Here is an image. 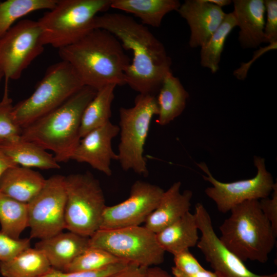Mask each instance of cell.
Here are the masks:
<instances>
[{
    "label": "cell",
    "instance_id": "1",
    "mask_svg": "<svg viewBox=\"0 0 277 277\" xmlns=\"http://www.w3.org/2000/svg\"><path fill=\"white\" fill-rule=\"evenodd\" d=\"M111 33L124 50L133 53L125 72L126 84L139 94L154 95L171 71V60L163 44L149 29L132 17L118 13L97 15L94 29Z\"/></svg>",
    "mask_w": 277,
    "mask_h": 277
},
{
    "label": "cell",
    "instance_id": "2",
    "mask_svg": "<svg viewBox=\"0 0 277 277\" xmlns=\"http://www.w3.org/2000/svg\"><path fill=\"white\" fill-rule=\"evenodd\" d=\"M62 61L73 68L84 86L98 90L109 84H126L131 61L111 33L94 29L75 43L58 49Z\"/></svg>",
    "mask_w": 277,
    "mask_h": 277
},
{
    "label": "cell",
    "instance_id": "3",
    "mask_svg": "<svg viewBox=\"0 0 277 277\" xmlns=\"http://www.w3.org/2000/svg\"><path fill=\"white\" fill-rule=\"evenodd\" d=\"M96 91L83 86L58 107L22 128V138L53 151L58 163L67 162L81 139L83 112Z\"/></svg>",
    "mask_w": 277,
    "mask_h": 277
},
{
    "label": "cell",
    "instance_id": "4",
    "mask_svg": "<svg viewBox=\"0 0 277 277\" xmlns=\"http://www.w3.org/2000/svg\"><path fill=\"white\" fill-rule=\"evenodd\" d=\"M220 226L222 243L243 262H267L277 234L262 212L259 200L245 201L230 211Z\"/></svg>",
    "mask_w": 277,
    "mask_h": 277
},
{
    "label": "cell",
    "instance_id": "5",
    "mask_svg": "<svg viewBox=\"0 0 277 277\" xmlns=\"http://www.w3.org/2000/svg\"><path fill=\"white\" fill-rule=\"evenodd\" d=\"M112 0H57L37 22L44 45L58 49L70 45L94 29L95 17Z\"/></svg>",
    "mask_w": 277,
    "mask_h": 277
},
{
    "label": "cell",
    "instance_id": "6",
    "mask_svg": "<svg viewBox=\"0 0 277 277\" xmlns=\"http://www.w3.org/2000/svg\"><path fill=\"white\" fill-rule=\"evenodd\" d=\"M83 86L68 62L53 64L47 69L32 94L13 105V119L20 127L25 128L58 107Z\"/></svg>",
    "mask_w": 277,
    "mask_h": 277
},
{
    "label": "cell",
    "instance_id": "7",
    "mask_svg": "<svg viewBox=\"0 0 277 277\" xmlns=\"http://www.w3.org/2000/svg\"><path fill=\"white\" fill-rule=\"evenodd\" d=\"M157 114L156 97L152 94H138L133 107L120 109V141L117 154L124 171L148 175L144 146L152 119Z\"/></svg>",
    "mask_w": 277,
    "mask_h": 277
},
{
    "label": "cell",
    "instance_id": "8",
    "mask_svg": "<svg viewBox=\"0 0 277 277\" xmlns=\"http://www.w3.org/2000/svg\"><path fill=\"white\" fill-rule=\"evenodd\" d=\"M65 185L66 229L90 238L100 229L106 206L100 183L86 172L65 176Z\"/></svg>",
    "mask_w": 277,
    "mask_h": 277
},
{
    "label": "cell",
    "instance_id": "9",
    "mask_svg": "<svg viewBox=\"0 0 277 277\" xmlns=\"http://www.w3.org/2000/svg\"><path fill=\"white\" fill-rule=\"evenodd\" d=\"M90 247L104 249L116 258L140 266H157L164 261L165 252L156 233L145 226L99 229L90 237Z\"/></svg>",
    "mask_w": 277,
    "mask_h": 277
},
{
    "label": "cell",
    "instance_id": "10",
    "mask_svg": "<svg viewBox=\"0 0 277 277\" xmlns=\"http://www.w3.org/2000/svg\"><path fill=\"white\" fill-rule=\"evenodd\" d=\"M37 21L21 20L0 37V69L5 78L17 80L44 50Z\"/></svg>",
    "mask_w": 277,
    "mask_h": 277
},
{
    "label": "cell",
    "instance_id": "11",
    "mask_svg": "<svg viewBox=\"0 0 277 277\" xmlns=\"http://www.w3.org/2000/svg\"><path fill=\"white\" fill-rule=\"evenodd\" d=\"M253 162L257 170L254 177L230 183L215 179L205 163L196 164L206 174L202 175L204 180L212 185L205 189V193L214 202L220 212L226 213L245 201L259 200L268 197L272 192L275 183L272 175L266 168L265 159L254 156Z\"/></svg>",
    "mask_w": 277,
    "mask_h": 277
},
{
    "label": "cell",
    "instance_id": "12",
    "mask_svg": "<svg viewBox=\"0 0 277 277\" xmlns=\"http://www.w3.org/2000/svg\"><path fill=\"white\" fill-rule=\"evenodd\" d=\"M65 176L46 179L40 192L27 204L30 239H47L66 229Z\"/></svg>",
    "mask_w": 277,
    "mask_h": 277
},
{
    "label": "cell",
    "instance_id": "13",
    "mask_svg": "<svg viewBox=\"0 0 277 277\" xmlns=\"http://www.w3.org/2000/svg\"><path fill=\"white\" fill-rule=\"evenodd\" d=\"M164 192L157 185L143 181H135L126 200L105 207L100 229L140 226L155 210Z\"/></svg>",
    "mask_w": 277,
    "mask_h": 277
},
{
    "label": "cell",
    "instance_id": "14",
    "mask_svg": "<svg viewBox=\"0 0 277 277\" xmlns=\"http://www.w3.org/2000/svg\"><path fill=\"white\" fill-rule=\"evenodd\" d=\"M194 214L201 232L196 246L220 277H277L276 272L270 274L253 273L226 247L216 235L210 215L202 204H196Z\"/></svg>",
    "mask_w": 277,
    "mask_h": 277
},
{
    "label": "cell",
    "instance_id": "15",
    "mask_svg": "<svg viewBox=\"0 0 277 277\" xmlns=\"http://www.w3.org/2000/svg\"><path fill=\"white\" fill-rule=\"evenodd\" d=\"M118 126L109 122L81 138L71 160L89 164L107 176L112 175L111 163L117 161L112 148V140L119 134Z\"/></svg>",
    "mask_w": 277,
    "mask_h": 277
},
{
    "label": "cell",
    "instance_id": "16",
    "mask_svg": "<svg viewBox=\"0 0 277 277\" xmlns=\"http://www.w3.org/2000/svg\"><path fill=\"white\" fill-rule=\"evenodd\" d=\"M176 11L190 28L189 45L192 48L201 47L207 42L226 14L206 0H186Z\"/></svg>",
    "mask_w": 277,
    "mask_h": 277
},
{
    "label": "cell",
    "instance_id": "17",
    "mask_svg": "<svg viewBox=\"0 0 277 277\" xmlns=\"http://www.w3.org/2000/svg\"><path fill=\"white\" fill-rule=\"evenodd\" d=\"M232 11L240 28L238 40L244 49L259 47L264 41V0H234Z\"/></svg>",
    "mask_w": 277,
    "mask_h": 277
},
{
    "label": "cell",
    "instance_id": "18",
    "mask_svg": "<svg viewBox=\"0 0 277 277\" xmlns=\"http://www.w3.org/2000/svg\"><path fill=\"white\" fill-rule=\"evenodd\" d=\"M181 185L177 181L164 191L157 207L146 220V228L156 233L189 211L193 192L190 190L181 192Z\"/></svg>",
    "mask_w": 277,
    "mask_h": 277
},
{
    "label": "cell",
    "instance_id": "19",
    "mask_svg": "<svg viewBox=\"0 0 277 277\" xmlns=\"http://www.w3.org/2000/svg\"><path fill=\"white\" fill-rule=\"evenodd\" d=\"M90 238L69 231L41 240L35 248L45 255L52 268L63 271L90 247Z\"/></svg>",
    "mask_w": 277,
    "mask_h": 277
},
{
    "label": "cell",
    "instance_id": "20",
    "mask_svg": "<svg viewBox=\"0 0 277 277\" xmlns=\"http://www.w3.org/2000/svg\"><path fill=\"white\" fill-rule=\"evenodd\" d=\"M46 180L39 172L16 165L7 169L0 177V191L28 204L42 189Z\"/></svg>",
    "mask_w": 277,
    "mask_h": 277
},
{
    "label": "cell",
    "instance_id": "21",
    "mask_svg": "<svg viewBox=\"0 0 277 277\" xmlns=\"http://www.w3.org/2000/svg\"><path fill=\"white\" fill-rule=\"evenodd\" d=\"M199 228L194 213L187 212L178 220L156 233L157 241L165 251L173 255L196 246Z\"/></svg>",
    "mask_w": 277,
    "mask_h": 277
},
{
    "label": "cell",
    "instance_id": "22",
    "mask_svg": "<svg viewBox=\"0 0 277 277\" xmlns=\"http://www.w3.org/2000/svg\"><path fill=\"white\" fill-rule=\"evenodd\" d=\"M0 150L16 164L41 169L60 168L54 156L38 145L19 136L0 144Z\"/></svg>",
    "mask_w": 277,
    "mask_h": 277
},
{
    "label": "cell",
    "instance_id": "23",
    "mask_svg": "<svg viewBox=\"0 0 277 277\" xmlns=\"http://www.w3.org/2000/svg\"><path fill=\"white\" fill-rule=\"evenodd\" d=\"M189 96L180 80L171 71L168 72L163 79L156 97L157 123L165 126L180 115L185 108Z\"/></svg>",
    "mask_w": 277,
    "mask_h": 277
},
{
    "label": "cell",
    "instance_id": "24",
    "mask_svg": "<svg viewBox=\"0 0 277 277\" xmlns=\"http://www.w3.org/2000/svg\"><path fill=\"white\" fill-rule=\"evenodd\" d=\"M181 4L178 0H112L110 8L133 14L145 26L159 27L165 15Z\"/></svg>",
    "mask_w": 277,
    "mask_h": 277
},
{
    "label": "cell",
    "instance_id": "25",
    "mask_svg": "<svg viewBox=\"0 0 277 277\" xmlns=\"http://www.w3.org/2000/svg\"><path fill=\"white\" fill-rule=\"evenodd\" d=\"M44 253L29 247L12 259L0 262V273L3 277H39L51 269Z\"/></svg>",
    "mask_w": 277,
    "mask_h": 277
},
{
    "label": "cell",
    "instance_id": "26",
    "mask_svg": "<svg viewBox=\"0 0 277 277\" xmlns=\"http://www.w3.org/2000/svg\"><path fill=\"white\" fill-rule=\"evenodd\" d=\"M116 86L109 84L97 90L83 112L80 131L81 138L110 122Z\"/></svg>",
    "mask_w": 277,
    "mask_h": 277
},
{
    "label": "cell",
    "instance_id": "27",
    "mask_svg": "<svg viewBox=\"0 0 277 277\" xmlns=\"http://www.w3.org/2000/svg\"><path fill=\"white\" fill-rule=\"evenodd\" d=\"M0 231L15 239H20L28 227L27 204L21 202L0 191Z\"/></svg>",
    "mask_w": 277,
    "mask_h": 277
},
{
    "label": "cell",
    "instance_id": "28",
    "mask_svg": "<svg viewBox=\"0 0 277 277\" xmlns=\"http://www.w3.org/2000/svg\"><path fill=\"white\" fill-rule=\"evenodd\" d=\"M236 26V19L233 12L226 13L219 28L201 47L200 64L202 67L209 69L212 73L218 71L226 39Z\"/></svg>",
    "mask_w": 277,
    "mask_h": 277
},
{
    "label": "cell",
    "instance_id": "29",
    "mask_svg": "<svg viewBox=\"0 0 277 277\" xmlns=\"http://www.w3.org/2000/svg\"><path fill=\"white\" fill-rule=\"evenodd\" d=\"M57 0H7L0 2V37L18 19L38 10L52 9Z\"/></svg>",
    "mask_w": 277,
    "mask_h": 277
},
{
    "label": "cell",
    "instance_id": "30",
    "mask_svg": "<svg viewBox=\"0 0 277 277\" xmlns=\"http://www.w3.org/2000/svg\"><path fill=\"white\" fill-rule=\"evenodd\" d=\"M122 262L127 261L116 258L104 249L89 247L75 258L63 271L66 272L92 271Z\"/></svg>",
    "mask_w": 277,
    "mask_h": 277
},
{
    "label": "cell",
    "instance_id": "31",
    "mask_svg": "<svg viewBox=\"0 0 277 277\" xmlns=\"http://www.w3.org/2000/svg\"><path fill=\"white\" fill-rule=\"evenodd\" d=\"M13 106L7 85H5L4 96L0 101V144L21 135L22 128L16 123L12 116Z\"/></svg>",
    "mask_w": 277,
    "mask_h": 277
},
{
    "label": "cell",
    "instance_id": "32",
    "mask_svg": "<svg viewBox=\"0 0 277 277\" xmlns=\"http://www.w3.org/2000/svg\"><path fill=\"white\" fill-rule=\"evenodd\" d=\"M129 263L127 262H119L97 270L86 272H66L52 268L39 277H109L123 269Z\"/></svg>",
    "mask_w": 277,
    "mask_h": 277
},
{
    "label": "cell",
    "instance_id": "33",
    "mask_svg": "<svg viewBox=\"0 0 277 277\" xmlns=\"http://www.w3.org/2000/svg\"><path fill=\"white\" fill-rule=\"evenodd\" d=\"M30 247V238L15 239L0 231V262L8 261Z\"/></svg>",
    "mask_w": 277,
    "mask_h": 277
},
{
    "label": "cell",
    "instance_id": "34",
    "mask_svg": "<svg viewBox=\"0 0 277 277\" xmlns=\"http://www.w3.org/2000/svg\"><path fill=\"white\" fill-rule=\"evenodd\" d=\"M266 21L264 28V41L268 44L277 42V1H264Z\"/></svg>",
    "mask_w": 277,
    "mask_h": 277
},
{
    "label": "cell",
    "instance_id": "35",
    "mask_svg": "<svg viewBox=\"0 0 277 277\" xmlns=\"http://www.w3.org/2000/svg\"><path fill=\"white\" fill-rule=\"evenodd\" d=\"M174 266L173 267L186 275L198 273L204 269L189 249L173 255Z\"/></svg>",
    "mask_w": 277,
    "mask_h": 277
},
{
    "label": "cell",
    "instance_id": "36",
    "mask_svg": "<svg viewBox=\"0 0 277 277\" xmlns=\"http://www.w3.org/2000/svg\"><path fill=\"white\" fill-rule=\"evenodd\" d=\"M271 198L266 197L259 200L260 208L270 223L274 231L277 234V184L275 183Z\"/></svg>",
    "mask_w": 277,
    "mask_h": 277
},
{
    "label": "cell",
    "instance_id": "37",
    "mask_svg": "<svg viewBox=\"0 0 277 277\" xmlns=\"http://www.w3.org/2000/svg\"><path fill=\"white\" fill-rule=\"evenodd\" d=\"M147 268L129 263L123 269L109 277H144Z\"/></svg>",
    "mask_w": 277,
    "mask_h": 277
},
{
    "label": "cell",
    "instance_id": "38",
    "mask_svg": "<svg viewBox=\"0 0 277 277\" xmlns=\"http://www.w3.org/2000/svg\"><path fill=\"white\" fill-rule=\"evenodd\" d=\"M171 272L174 277H220L216 272L205 269L195 274L186 275L179 272L172 267Z\"/></svg>",
    "mask_w": 277,
    "mask_h": 277
},
{
    "label": "cell",
    "instance_id": "39",
    "mask_svg": "<svg viewBox=\"0 0 277 277\" xmlns=\"http://www.w3.org/2000/svg\"><path fill=\"white\" fill-rule=\"evenodd\" d=\"M144 277H173L167 271L157 266L147 267Z\"/></svg>",
    "mask_w": 277,
    "mask_h": 277
},
{
    "label": "cell",
    "instance_id": "40",
    "mask_svg": "<svg viewBox=\"0 0 277 277\" xmlns=\"http://www.w3.org/2000/svg\"><path fill=\"white\" fill-rule=\"evenodd\" d=\"M17 165L0 150V177L8 168Z\"/></svg>",
    "mask_w": 277,
    "mask_h": 277
},
{
    "label": "cell",
    "instance_id": "41",
    "mask_svg": "<svg viewBox=\"0 0 277 277\" xmlns=\"http://www.w3.org/2000/svg\"><path fill=\"white\" fill-rule=\"evenodd\" d=\"M206 1L221 8L232 3V1L230 0H206Z\"/></svg>",
    "mask_w": 277,
    "mask_h": 277
},
{
    "label": "cell",
    "instance_id": "42",
    "mask_svg": "<svg viewBox=\"0 0 277 277\" xmlns=\"http://www.w3.org/2000/svg\"><path fill=\"white\" fill-rule=\"evenodd\" d=\"M3 77H4V74L2 72V71L0 69V81H1V79Z\"/></svg>",
    "mask_w": 277,
    "mask_h": 277
}]
</instances>
